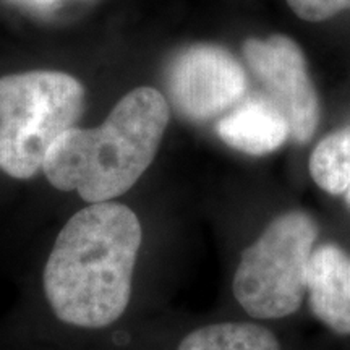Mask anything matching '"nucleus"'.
Here are the masks:
<instances>
[{
  "instance_id": "f257e3e1",
  "label": "nucleus",
  "mask_w": 350,
  "mask_h": 350,
  "mask_svg": "<svg viewBox=\"0 0 350 350\" xmlns=\"http://www.w3.org/2000/svg\"><path fill=\"white\" fill-rule=\"evenodd\" d=\"M137 214L112 201L73 214L60 230L44 268L52 312L65 325L103 329L125 313L142 248Z\"/></svg>"
},
{
  "instance_id": "f03ea898",
  "label": "nucleus",
  "mask_w": 350,
  "mask_h": 350,
  "mask_svg": "<svg viewBox=\"0 0 350 350\" xmlns=\"http://www.w3.org/2000/svg\"><path fill=\"white\" fill-rule=\"evenodd\" d=\"M169 104L154 88L124 96L98 129H70L52 144L42 172L54 188L86 203L126 193L146 172L169 125Z\"/></svg>"
},
{
  "instance_id": "7ed1b4c3",
  "label": "nucleus",
  "mask_w": 350,
  "mask_h": 350,
  "mask_svg": "<svg viewBox=\"0 0 350 350\" xmlns=\"http://www.w3.org/2000/svg\"><path fill=\"white\" fill-rule=\"evenodd\" d=\"M85 90L62 72H26L0 78V170L26 180L42 170L55 139L73 129Z\"/></svg>"
},
{
  "instance_id": "20e7f679",
  "label": "nucleus",
  "mask_w": 350,
  "mask_h": 350,
  "mask_svg": "<svg viewBox=\"0 0 350 350\" xmlns=\"http://www.w3.org/2000/svg\"><path fill=\"white\" fill-rule=\"evenodd\" d=\"M317 237V222L301 211L284 213L266 227L235 271L234 295L245 312L278 319L299 310Z\"/></svg>"
},
{
  "instance_id": "39448f33",
  "label": "nucleus",
  "mask_w": 350,
  "mask_h": 350,
  "mask_svg": "<svg viewBox=\"0 0 350 350\" xmlns=\"http://www.w3.org/2000/svg\"><path fill=\"white\" fill-rule=\"evenodd\" d=\"M243 55L268 99L287 119L291 138L301 144L308 142L319 122V100L299 44L282 34L252 38L243 42Z\"/></svg>"
},
{
  "instance_id": "423d86ee",
  "label": "nucleus",
  "mask_w": 350,
  "mask_h": 350,
  "mask_svg": "<svg viewBox=\"0 0 350 350\" xmlns=\"http://www.w3.org/2000/svg\"><path fill=\"white\" fill-rule=\"evenodd\" d=\"M167 83L175 107L195 122L230 111L248 86L242 64L214 44H196L180 52L170 64Z\"/></svg>"
},
{
  "instance_id": "0eeeda50",
  "label": "nucleus",
  "mask_w": 350,
  "mask_h": 350,
  "mask_svg": "<svg viewBox=\"0 0 350 350\" xmlns=\"http://www.w3.org/2000/svg\"><path fill=\"white\" fill-rule=\"evenodd\" d=\"M306 291L314 317L338 334H350V258L339 247L313 250Z\"/></svg>"
},
{
  "instance_id": "6e6552de",
  "label": "nucleus",
  "mask_w": 350,
  "mask_h": 350,
  "mask_svg": "<svg viewBox=\"0 0 350 350\" xmlns=\"http://www.w3.org/2000/svg\"><path fill=\"white\" fill-rule=\"evenodd\" d=\"M217 135L227 146L250 156H265L291 137L287 119L268 98L240 100L217 122Z\"/></svg>"
},
{
  "instance_id": "1a4fd4ad",
  "label": "nucleus",
  "mask_w": 350,
  "mask_h": 350,
  "mask_svg": "<svg viewBox=\"0 0 350 350\" xmlns=\"http://www.w3.org/2000/svg\"><path fill=\"white\" fill-rule=\"evenodd\" d=\"M178 350H281V345L255 323H219L190 332Z\"/></svg>"
},
{
  "instance_id": "9d476101",
  "label": "nucleus",
  "mask_w": 350,
  "mask_h": 350,
  "mask_svg": "<svg viewBox=\"0 0 350 350\" xmlns=\"http://www.w3.org/2000/svg\"><path fill=\"white\" fill-rule=\"evenodd\" d=\"M310 174L321 190L342 195L350 187V125L327 135L310 157Z\"/></svg>"
},
{
  "instance_id": "9b49d317",
  "label": "nucleus",
  "mask_w": 350,
  "mask_h": 350,
  "mask_svg": "<svg viewBox=\"0 0 350 350\" xmlns=\"http://www.w3.org/2000/svg\"><path fill=\"white\" fill-rule=\"evenodd\" d=\"M288 7L305 21H325L338 13L350 10V0H287Z\"/></svg>"
},
{
  "instance_id": "f8f14e48",
  "label": "nucleus",
  "mask_w": 350,
  "mask_h": 350,
  "mask_svg": "<svg viewBox=\"0 0 350 350\" xmlns=\"http://www.w3.org/2000/svg\"><path fill=\"white\" fill-rule=\"evenodd\" d=\"M13 2H18L21 5L33 7V8H46L54 5V3L60 2V0H13Z\"/></svg>"
},
{
  "instance_id": "ddd939ff",
  "label": "nucleus",
  "mask_w": 350,
  "mask_h": 350,
  "mask_svg": "<svg viewBox=\"0 0 350 350\" xmlns=\"http://www.w3.org/2000/svg\"><path fill=\"white\" fill-rule=\"evenodd\" d=\"M345 200H347V204L350 206V187L347 188V191H345Z\"/></svg>"
}]
</instances>
